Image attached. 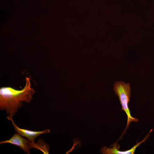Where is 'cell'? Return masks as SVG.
<instances>
[{
  "label": "cell",
  "mask_w": 154,
  "mask_h": 154,
  "mask_svg": "<svg viewBox=\"0 0 154 154\" xmlns=\"http://www.w3.org/2000/svg\"><path fill=\"white\" fill-rule=\"evenodd\" d=\"M10 120L12 121V125L16 132L21 136L27 138L32 142H35V138L40 135L42 134L50 132V130L48 129L40 131H34L21 129L18 127L16 125L13 119Z\"/></svg>",
  "instance_id": "cell-5"
},
{
  "label": "cell",
  "mask_w": 154,
  "mask_h": 154,
  "mask_svg": "<svg viewBox=\"0 0 154 154\" xmlns=\"http://www.w3.org/2000/svg\"><path fill=\"white\" fill-rule=\"evenodd\" d=\"M21 136L16 132L10 139L1 141L0 144L9 143L15 145L20 147L27 154H30V150L31 149L30 145L31 141Z\"/></svg>",
  "instance_id": "cell-4"
},
{
  "label": "cell",
  "mask_w": 154,
  "mask_h": 154,
  "mask_svg": "<svg viewBox=\"0 0 154 154\" xmlns=\"http://www.w3.org/2000/svg\"><path fill=\"white\" fill-rule=\"evenodd\" d=\"M30 145L31 149L33 148L37 149L41 151L44 154H48L49 145L45 143L42 139H39L35 143L31 142Z\"/></svg>",
  "instance_id": "cell-6"
},
{
  "label": "cell",
  "mask_w": 154,
  "mask_h": 154,
  "mask_svg": "<svg viewBox=\"0 0 154 154\" xmlns=\"http://www.w3.org/2000/svg\"><path fill=\"white\" fill-rule=\"evenodd\" d=\"M148 135L141 141L134 145L130 149L125 151H121L119 150L120 145L117 143V141L113 143L112 145L111 148L108 147L106 146H103L101 149L100 152L104 154H133L135 151L136 148L141 143H143L146 140Z\"/></svg>",
  "instance_id": "cell-3"
},
{
  "label": "cell",
  "mask_w": 154,
  "mask_h": 154,
  "mask_svg": "<svg viewBox=\"0 0 154 154\" xmlns=\"http://www.w3.org/2000/svg\"><path fill=\"white\" fill-rule=\"evenodd\" d=\"M26 83L22 90H16L11 87H3L0 89V109L5 110L10 120L21 108L23 102L29 103L35 92L31 88L30 78L26 77Z\"/></svg>",
  "instance_id": "cell-1"
},
{
  "label": "cell",
  "mask_w": 154,
  "mask_h": 154,
  "mask_svg": "<svg viewBox=\"0 0 154 154\" xmlns=\"http://www.w3.org/2000/svg\"><path fill=\"white\" fill-rule=\"evenodd\" d=\"M113 89L115 93L119 98L121 105V110L125 112L127 116V125L120 137V138L126 133V131L129 127L130 123L132 122H137L139 119L131 116L128 108V103L130 101L131 96L130 84L126 83L122 81L116 82L114 84Z\"/></svg>",
  "instance_id": "cell-2"
}]
</instances>
